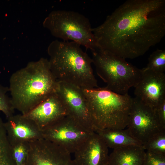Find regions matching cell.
Returning <instances> with one entry per match:
<instances>
[{
	"label": "cell",
	"instance_id": "1",
	"mask_svg": "<svg viewBox=\"0 0 165 165\" xmlns=\"http://www.w3.org/2000/svg\"><path fill=\"white\" fill-rule=\"evenodd\" d=\"M92 31L100 48L125 59L141 56L165 35V0L127 1Z\"/></svg>",
	"mask_w": 165,
	"mask_h": 165
},
{
	"label": "cell",
	"instance_id": "2",
	"mask_svg": "<svg viewBox=\"0 0 165 165\" xmlns=\"http://www.w3.org/2000/svg\"><path fill=\"white\" fill-rule=\"evenodd\" d=\"M57 83L48 61L42 59L30 63L10 77L9 90L13 108L27 114L56 92Z\"/></svg>",
	"mask_w": 165,
	"mask_h": 165
},
{
	"label": "cell",
	"instance_id": "3",
	"mask_svg": "<svg viewBox=\"0 0 165 165\" xmlns=\"http://www.w3.org/2000/svg\"><path fill=\"white\" fill-rule=\"evenodd\" d=\"M79 44L72 41L53 42L48 48L50 70L58 81L82 89L98 87L91 66L92 61Z\"/></svg>",
	"mask_w": 165,
	"mask_h": 165
},
{
	"label": "cell",
	"instance_id": "4",
	"mask_svg": "<svg viewBox=\"0 0 165 165\" xmlns=\"http://www.w3.org/2000/svg\"><path fill=\"white\" fill-rule=\"evenodd\" d=\"M82 90L95 132L126 127L133 100L128 93L118 94L105 87Z\"/></svg>",
	"mask_w": 165,
	"mask_h": 165
},
{
	"label": "cell",
	"instance_id": "5",
	"mask_svg": "<svg viewBox=\"0 0 165 165\" xmlns=\"http://www.w3.org/2000/svg\"><path fill=\"white\" fill-rule=\"evenodd\" d=\"M91 58L98 75L107 89L121 94L128 93L140 79L142 70L125 59L99 47L91 51Z\"/></svg>",
	"mask_w": 165,
	"mask_h": 165
},
{
	"label": "cell",
	"instance_id": "6",
	"mask_svg": "<svg viewBox=\"0 0 165 165\" xmlns=\"http://www.w3.org/2000/svg\"><path fill=\"white\" fill-rule=\"evenodd\" d=\"M45 25L53 35L63 41L75 42L91 51L98 47L89 20L78 12H53L46 19Z\"/></svg>",
	"mask_w": 165,
	"mask_h": 165
},
{
	"label": "cell",
	"instance_id": "7",
	"mask_svg": "<svg viewBox=\"0 0 165 165\" xmlns=\"http://www.w3.org/2000/svg\"><path fill=\"white\" fill-rule=\"evenodd\" d=\"M95 131L66 116L42 130L43 138L74 153Z\"/></svg>",
	"mask_w": 165,
	"mask_h": 165
},
{
	"label": "cell",
	"instance_id": "8",
	"mask_svg": "<svg viewBox=\"0 0 165 165\" xmlns=\"http://www.w3.org/2000/svg\"><path fill=\"white\" fill-rule=\"evenodd\" d=\"M126 129L143 145L156 134L165 131L154 110L136 97L133 98Z\"/></svg>",
	"mask_w": 165,
	"mask_h": 165
},
{
	"label": "cell",
	"instance_id": "9",
	"mask_svg": "<svg viewBox=\"0 0 165 165\" xmlns=\"http://www.w3.org/2000/svg\"><path fill=\"white\" fill-rule=\"evenodd\" d=\"M56 92L65 107L67 116L94 131L86 99L82 89L74 85L57 80Z\"/></svg>",
	"mask_w": 165,
	"mask_h": 165
},
{
	"label": "cell",
	"instance_id": "10",
	"mask_svg": "<svg viewBox=\"0 0 165 165\" xmlns=\"http://www.w3.org/2000/svg\"><path fill=\"white\" fill-rule=\"evenodd\" d=\"M29 143L25 165H75L70 153L46 139Z\"/></svg>",
	"mask_w": 165,
	"mask_h": 165
},
{
	"label": "cell",
	"instance_id": "11",
	"mask_svg": "<svg viewBox=\"0 0 165 165\" xmlns=\"http://www.w3.org/2000/svg\"><path fill=\"white\" fill-rule=\"evenodd\" d=\"M139 81L134 86L135 97L154 110L165 100V74L142 69Z\"/></svg>",
	"mask_w": 165,
	"mask_h": 165
},
{
	"label": "cell",
	"instance_id": "12",
	"mask_svg": "<svg viewBox=\"0 0 165 165\" xmlns=\"http://www.w3.org/2000/svg\"><path fill=\"white\" fill-rule=\"evenodd\" d=\"M23 115L34 121L42 131L67 116V113L63 103L55 92Z\"/></svg>",
	"mask_w": 165,
	"mask_h": 165
},
{
	"label": "cell",
	"instance_id": "13",
	"mask_svg": "<svg viewBox=\"0 0 165 165\" xmlns=\"http://www.w3.org/2000/svg\"><path fill=\"white\" fill-rule=\"evenodd\" d=\"M108 148L100 136L94 132L74 153L75 165H107Z\"/></svg>",
	"mask_w": 165,
	"mask_h": 165
},
{
	"label": "cell",
	"instance_id": "14",
	"mask_svg": "<svg viewBox=\"0 0 165 165\" xmlns=\"http://www.w3.org/2000/svg\"><path fill=\"white\" fill-rule=\"evenodd\" d=\"M4 127L9 142H30L43 138L42 130L32 120L22 114L7 118Z\"/></svg>",
	"mask_w": 165,
	"mask_h": 165
},
{
	"label": "cell",
	"instance_id": "15",
	"mask_svg": "<svg viewBox=\"0 0 165 165\" xmlns=\"http://www.w3.org/2000/svg\"><path fill=\"white\" fill-rule=\"evenodd\" d=\"M145 151L143 147L134 145L113 149L107 165H143Z\"/></svg>",
	"mask_w": 165,
	"mask_h": 165
},
{
	"label": "cell",
	"instance_id": "16",
	"mask_svg": "<svg viewBox=\"0 0 165 165\" xmlns=\"http://www.w3.org/2000/svg\"><path fill=\"white\" fill-rule=\"evenodd\" d=\"M96 132L102 138L108 148L113 149L130 145L143 147L140 142L124 129L107 128Z\"/></svg>",
	"mask_w": 165,
	"mask_h": 165
},
{
	"label": "cell",
	"instance_id": "17",
	"mask_svg": "<svg viewBox=\"0 0 165 165\" xmlns=\"http://www.w3.org/2000/svg\"><path fill=\"white\" fill-rule=\"evenodd\" d=\"M0 165H16L4 123L0 118Z\"/></svg>",
	"mask_w": 165,
	"mask_h": 165
},
{
	"label": "cell",
	"instance_id": "18",
	"mask_svg": "<svg viewBox=\"0 0 165 165\" xmlns=\"http://www.w3.org/2000/svg\"><path fill=\"white\" fill-rule=\"evenodd\" d=\"M144 68L158 73L165 71V50L157 49L150 55L146 67Z\"/></svg>",
	"mask_w": 165,
	"mask_h": 165
},
{
	"label": "cell",
	"instance_id": "19",
	"mask_svg": "<svg viewBox=\"0 0 165 165\" xmlns=\"http://www.w3.org/2000/svg\"><path fill=\"white\" fill-rule=\"evenodd\" d=\"M9 143L12 155L16 165H25L28 154L29 143L14 142Z\"/></svg>",
	"mask_w": 165,
	"mask_h": 165
},
{
	"label": "cell",
	"instance_id": "20",
	"mask_svg": "<svg viewBox=\"0 0 165 165\" xmlns=\"http://www.w3.org/2000/svg\"><path fill=\"white\" fill-rule=\"evenodd\" d=\"M145 151L165 155V131L152 137L143 145Z\"/></svg>",
	"mask_w": 165,
	"mask_h": 165
},
{
	"label": "cell",
	"instance_id": "21",
	"mask_svg": "<svg viewBox=\"0 0 165 165\" xmlns=\"http://www.w3.org/2000/svg\"><path fill=\"white\" fill-rule=\"evenodd\" d=\"M9 88L0 85V111L7 118L14 115L15 109L12 104L10 98L7 95Z\"/></svg>",
	"mask_w": 165,
	"mask_h": 165
},
{
	"label": "cell",
	"instance_id": "22",
	"mask_svg": "<svg viewBox=\"0 0 165 165\" xmlns=\"http://www.w3.org/2000/svg\"><path fill=\"white\" fill-rule=\"evenodd\" d=\"M145 151L143 165H165V155Z\"/></svg>",
	"mask_w": 165,
	"mask_h": 165
},
{
	"label": "cell",
	"instance_id": "23",
	"mask_svg": "<svg viewBox=\"0 0 165 165\" xmlns=\"http://www.w3.org/2000/svg\"><path fill=\"white\" fill-rule=\"evenodd\" d=\"M154 110L157 120L165 128V100L158 105Z\"/></svg>",
	"mask_w": 165,
	"mask_h": 165
}]
</instances>
